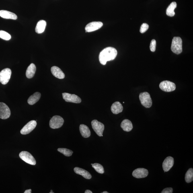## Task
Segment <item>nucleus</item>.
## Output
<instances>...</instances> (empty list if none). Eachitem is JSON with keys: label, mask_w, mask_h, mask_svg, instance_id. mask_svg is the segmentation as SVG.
<instances>
[{"label": "nucleus", "mask_w": 193, "mask_h": 193, "mask_svg": "<svg viewBox=\"0 0 193 193\" xmlns=\"http://www.w3.org/2000/svg\"><path fill=\"white\" fill-rule=\"evenodd\" d=\"M32 192V190L31 189H29V190H27L25 191L24 193H31Z\"/></svg>", "instance_id": "2f4dec72"}, {"label": "nucleus", "mask_w": 193, "mask_h": 193, "mask_svg": "<svg viewBox=\"0 0 193 193\" xmlns=\"http://www.w3.org/2000/svg\"><path fill=\"white\" fill-rule=\"evenodd\" d=\"M156 42L155 40H151L150 45V49L151 51L153 52L155 51L156 48Z\"/></svg>", "instance_id": "c756f323"}, {"label": "nucleus", "mask_w": 193, "mask_h": 193, "mask_svg": "<svg viewBox=\"0 0 193 193\" xmlns=\"http://www.w3.org/2000/svg\"><path fill=\"white\" fill-rule=\"evenodd\" d=\"M50 193H54V192H53V191L52 190H51V192H50Z\"/></svg>", "instance_id": "f704fd0d"}, {"label": "nucleus", "mask_w": 193, "mask_h": 193, "mask_svg": "<svg viewBox=\"0 0 193 193\" xmlns=\"http://www.w3.org/2000/svg\"><path fill=\"white\" fill-rule=\"evenodd\" d=\"M11 74V70L8 68L4 69L0 72V82L2 84L5 85L8 82Z\"/></svg>", "instance_id": "0eeeda50"}, {"label": "nucleus", "mask_w": 193, "mask_h": 193, "mask_svg": "<svg viewBox=\"0 0 193 193\" xmlns=\"http://www.w3.org/2000/svg\"><path fill=\"white\" fill-rule=\"evenodd\" d=\"M0 17L3 18L16 20L17 15L12 12L5 10L0 11Z\"/></svg>", "instance_id": "f3484780"}, {"label": "nucleus", "mask_w": 193, "mask_h": 193, "mask_svg": "<svg viewBox=\"0 0 193 193\" xmlns=\"http://www.w3.org/2000/svg\"><path fill=\"white\" fill-rule=\"evenodd\" d=\"M10 110L5 103L0 102V118L5 120L9 118L11 116Z\"/></svg>", "instance_id": "1a4fd4ad"}, {"label": "nucleus", "mask_w": 193, "mask_h": 193, "mask_svg": "<svg viewBox=\"0 0 193 193\" xmlns=\"http://www.w3.org/2000/svg\"><path fill=\"white\" fill-rule=\"evenodd\" d=\"M117 54V51L115 48L108 47L104 49L99 54V62L103 65H106L107 62L114 60Z\"/></svg>", "instance_id": "f257e3e1"}, {"label": "nucleus", "mask_w": 193, "mask_h": 193, "mask_svg": "<svg viewBox=\"0 0 193 193\" xmlns=\"http://www.w3.org/2000/svg\"><path fill=\"white\" fill-rule=\"evenodd\" d=\"M80 132L81 135L84 138H87L90 137L91 131L88 127L85 124H81L79 126Z\"/></svg>", "instance_id": "6ab92c4d"}, {"label": "nucleus", "mask_w": 193, "mask_h": 193, "mask_svg": "<svg viewBox=\"0 0 193 193\" xmlns=\"http://www.w3.org/2000/svg\"><path fill=\"white\" fill-rule=\"evenodd\" d=\"M103 26V23L100 21H93L88 23L85 27L86 32H91L99 30Z\"/></svg>", "instance_id": "f8f14e48"}, {"label": "nucleus", "mask_w": 193, "mask_h": 193, "mask_svg": "<svg viewBox=\"0 0 193 193\" xmlns=\"http://www.w3.org/2000/svg\"><path fill=\"white\" fill-rule=\"evenodd\" d=\"M111 110L113 114H118L122 112L123 110V107L120 102H115L113 103L111 107Z\"/></svg>", "instance_id": "a211bd4d"}, {"label": "nucleus", "mask_w": 193, "mask_h": 193, "mask_svg": "<svg viewBox=\"0 0 193 193\" xmlns=\"http://www.w3.org/2000/svg\"><path fill=\"white\" fill-rule=\"evenodd\" d=\"M74 171L76 174L81 175L86 179L89 180L92 178V176L90 173L84 169L76 167L74 168Z\"/></svg>", "instance_id": "dca6fc26"}, {"label": "nucleus", "mask_w": 193, "mask_h": 193, "mask_svg": "<svg viewBox=\"0 0 193 193\" xmlns=\"http://www.w3.org/2000/svg\"><path fill=\"white\" fill-rule=\"evenodd\" d=\"M64 122V119L61 117L54 116L52 117L50 121V127L54 129L59 128L63 126Z\"/></svg>", "instance_id": "20e7f679"}, {"label": "nucleus", "mask_w": 193, "mask_h": 193, "mask_svg": "<svg viewBox=\"0 0 193 193\" xmlns=\"http://www.w3.org/2000/svg\"><path fill=\"white\" fill-rule=\"evenodd\" d=\"M92 166L97 172L101 174H103L104 173V168L100 164L98 163L93 164Z\"/></svg>", "instance_id": "bb28decb"}, {"label": "nucleus", "mask_w": 193, "mask_h": 193, "mask_svg": "<svg viewBox=\"0 0 193 193\" xmlns=\"http://www.w3.org/2000/svg\"><path fill=\"white\" fill-rule=\"evenodd\" d=\"M174 160L173 157L169 156L166 158L162 164V167L165 172L169 171L174 165Z\"/></svg>", "instance_id": "4468645a"}, {"label": "nucleus", "mask_w": 193, "mask_h": 193, "mask_svg": "<svg viewBox=\"0 0 193 193\" xmlns=\"http://www.w3.org/2000/svg\"><path fill=\"white\" fill-rule=\"evenodd\" d=\"M159 87L162 90L166 92H171L175 90L176 86L174 83L168 81L162 82Z\"/></svg>", "instance_id": "423d86ee"}, {"label": "nucleus", "mask_w": 193, "mask_h": 193, "mask_svg": "<svg viewBox=\"0 0 193 193\" xmlns=\"http://www.w3.org/2000/svg\"><path fill=\"white\" fill-rule=\"evenodd\" d=\"M177 6L176 2H173L171 3L166 10V14L168 16L171 17L174 16L175 14L174 10L177 7Z\"/></svg>", "instance_id": "b1692460"}, {"label": "nucleus", "mask_w": 193, "mask_h": 193, "mask_svg": "<svg viewBox=\"0 0 193 193\" xmlns=\"http://www.w3.org/2000/svg\"><path fill=\"white\" fill-rule=\"evenodd\" d=\"M62 96L66 102L75 103H79L81 102V99L77 95L67 93H62Z\"/></svg>", "instance_id": "9d476101"}, {"label": "nucleus", "mask_w": 193, "mask_h": 193, "mask_svg": "<svg viewBox=\"0 0 193 193\" xmlns=\"http://www.w3.org/2000/svg\"><path fill=\"white\" fill-rule=\"evenodd\" d=\"M41 97V94L39 92L34 93L29 97L28 100V103L31 105H34L40 100Z\"/></svg>", "instance_id": "5701e85b"}, {"label": "nucleus", "mask_w": 193, "mask_h": 193, "mask_svg": "<svg viewBox=\"0 0 193 193\" xmlns=\"http://www.w3.org/2000/svg\"><path fill=\"white\" fill-rule=\"evenodd\" d=\"M121 127L125 131L130 132L133 129V125L131 121L127 119L124 120L121 124Z\"/></svg>", "instance_id": "aec40b11"}, {"label": "nucleus", "mask_w": 193, "mask_h": 193, "mask_svg": "<svg viewBox=\"0 0 193 193\" xmlns=\"http://www.w3.org/2000/svg\"><path fill=\"white\" fill-rule=\"evenodd\" d=\"M149 172L147 169L144 168H138L135 169L132 173V175L137 179L143 178L147 177Z\"/></svg>", "instance_id": "ddd939ff"}, {"label": "nucleus", "mask_w": 193, "mask_h": 193, "mask_svg": "<svg viewBox=\"0 0 193 193\" xmlns=\"http://www.w3.org/2000/svg\"><path fill=\"white\" fill-rule=\"evenodd\" d=\"M37 122L36 121L32 120L29 122L21 130V133L23 135L30 133L34 129L36 128L37 126Z\"/></svg>", "instance_id": "9b49d317"}, {"label": "nucleus", "mask_w": 193, "mask_h": 193, "mask_svg": "<svg viewBox=\"0 0 193 193\" xmlns=\"http://www.w3.org/2000/svg\"><path fill=\"white\" fill-rule=\"evenodd\" d=\"M36 70V66L34 63H31L27 69L26 72L27 77L28 79H32L34 77Z\"/></svg>", "instance_id": "412c9836"}, {"label": "nucleus", "mask_w": 193, "mask_h": 193, "mask_svg": "<svg viewBox=\"0 0 193 193\" xmlns=\"http://www.w3.org/2000/svg\"><path fill=\"white\" fill-rule=\"evenodd\" d=\"M47 23L46 21L40 20L39 21L37 24L35 31L38 34H41L43 32L46 28Z\"/></svg>", "instance_id": "4be33fe9"}, {"label": "nucleus", "mask_w": 193, "mask_h": 193, "mask_svg": "<svg viewBox=\"0 0 193 193\" xmlns=\"http://www.w3.org/2000/svg\"><path fill=\"white\" fill-rule=\"evenodd\" d=\"M139 98L142 105L146 108H149L152 105V100L149 93L144 92L140 93Z\"/></svg>", "instance_id": "7ed1b4c3"}, {"label": "nucleus", "mask_w": 193, "mask_h": 193, "mask_svg": "<svg viewBox=\"0 0 193 193\" xmlns=\"http://www.w3.org/2000/svg\"><path fill=\"white\" fill-rule=\"evenodd\" d=\"M171 50L174 53L180 54L182 51V41L180 37H174L172 42Z\"/></svg>", "instance_id": "f03ea898"}, {"label": "nucleus", "mask_w": 193, "mask_h": 193, "mask_svg": "<svg viewBox=\"0 0 193 193\" xmlns=\"http://www.w3.org/2000/svg\"><path fill=\"white\" fill-rule=\"evenodd\" d=\"M93 130L99 137L103 136V132L105 129V126L102 123L97 120H93L91 122Z\"/></svg>", "instance_id": "6e6552de"}, {"label": "nucleus", "mask_w": 193, "mask_h": 193, "mask_svg": "<svg viewBox=\"0 0 193 193\" xmlns=\"http://www.w3.org/2000/svg\"><path fill=\"white\" fill-rule=\"evenodd\" d=\"M149 28V25L146 24V23H143V24L141 25V28H140V32H141V34H143V33L145 32Z\"/></svg>", "instance_id": "c85d7f7f"}, {"label": "nucleus", "mask_w": 193, "mask_h": 193, "mask_svg": "<svg viewBox=\"0 0 193 193\" xmlns=\"http://www.w3.org/2000/svg\"><path fill=\"white\" fill-rule=\"evenodd\" d=\"M57 150L60 153L67 157L71 156L73 153V152L71 150L66 148H59Z\"/></svg>", "instance_id": "a878e982"}, {"label": "nucleus", "mask_w": 193, "mask_h": 193, "mask_svg": "<svg viewBox=\"0 0 193 193\" xmlns=\"http://www.w3.org/2000/svg\"><path fill=\"white\" fill-rule=\"evenodd\" d=\"M173 192V189L171 188H166L164 189L161 193H172Z\"/></svg>", "instance_id": "7c9ffc66"}, {"label": "nucleus", "mask_w": 193, "mask_h": 193, "mask_svg": "<svg viewBox=\"0 0 193 193\" xmlns=\"http://www.w3.org/2000/svg\"><path fill=\"white\" fill-rule=\"evenodd\" d=\"M19 156L20 158L26 163L29 164L35 165L36 162L34 157L28 152L23 151L19 153Z\"/></svg>", "instance_id": "39448f33"}, {"label": "nucleus", "mask_w": 193, "mask_h": 193, "mask_svg": "<svg viewBox=\"0 0 193 193\" xmlns=\"http://www.w3.org/2000/svg\"><path fill=\"white\" fill-rule=\"evenodd\" d=\"M185 181L187 183L192 182L193 180V169L190 168L188 169L185 175Z\"/></svg>", "instance_id": "393cba45"}, {"label": "nucleus", "mask_w": 193, "mask_h": 193, "mask_svg": "<svg viewBox=\"0 0 193 193\" xmlns=\"http://www.w3.org/2000/svg\"><path fill=\"white\" fill-rule=\"evenodd\" d=\"M93 164H92H92H91V165H92Z\"/></svg>", "instance_id": "c9c22d12"}, {"label": "nucleus", "mask_w": 193, "mask_h": 193, "mask_svg": "<svg viewBox=\"0 0 193 193\" xmlns=\"http://www.w3.org/2000/svg\"><path fill=\"white\" fill-rule=\"evenodd\" d=\"M11 38L10 34H9L8 33L5 31H0V38L5 40H10Z\"/></svg>", "instance_id": "cd10ccee"}, {"label": "nucleus", "mask_w": 193, "mask_h": 193, "mask_svg": "<svg viewBox=\"0 0 193 193\" xmlns=\"http://www.w3.org/2000/svg\"><path fill=\"white\" fill-rule=\"evenodd\" d=\"M51 72L54 77L60 79H63L65 77V75L63 72L59 67L53 66L51 68Z\"/></svg>", "instance_id": "2eb2a0df"}, {"label": "nucleus", "mask_w": 193, "mask_h": 193, "mask_svg": "<svg viewBox=\"0 0 193 193\" xmlns=\"http://www.w3.org/2000/svg\"><path fill=\"white\" fill-rule=\"evenodd\" d=\"M85 193H92L91 191L87 190L85 191Z\"/></svg>", "instance_id": "473e14b6"}, {"label": "nucleus", "mask_w": 193, "mask_h": 193, "mask_svg": "<svg viewBox=\"0 0 193 193\" xmlns=\"http://www.w3.org/2000/svg\"><path fill=\"white\" fill-rule=\"evenodd\" d=\"M102 193H108V192L107 191H104L103 192H101Z\"/></svg>", "instance_id": "72a5a7b5"}]
</instances>
